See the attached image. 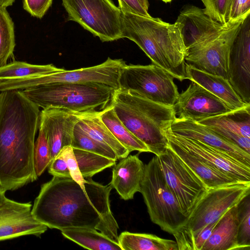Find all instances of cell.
Returning <instances> with one entry per match:
<instances>
[{
    "mask_svg": "<svg viewBox=\"0 0 250 250\" xmlns=\"http://www.w3.org/2000/svg\"><path fill=\"white\" fill-rule=\"evenodd\" d=\"M84 179L83 188L71 177L53 176L41 186L33 215L50 229H94L118 243L119 226L109 202L112 186Z\"/></svg>",
    "mask_w": 250,
    "mask_h": 250,
    "instance_id": "6da1fadb",
    "label": "cell"
},
{
    "mask_svg": "<svg viewBox=\"0 0 250 250\" xmlns=\"http://www.w3.org/2000/svg\"><path fill=\"white\" fill-rule=\"evenodd\" d=\"M39 107L20 90L0 93V188L14 190L38 179L34 166Z\"/></svg>",
    "mask_w": 250,
    "mask_h": 250,
    "instance_id": "7a4b0ae2",
    "label": "cell"
},
{
    "mask_svg": "<svg viewBox=\"0 0 250 250\" xmlns=\"http://www.w3.org/2000/svg\"><path fill=\"white\" fill-rule=\"evenodd\" d=\"M123 37L134 42L153 64L181 81L188 79L185 57L187 47L181 25L159 18L122 12Z\"/></svg>",
    "mask_w": 250,
    "mask_h": 250,
    "instance_id": "3957f363",
    "label": "cell"
},
{
    "mask_svg": "<svg viewBox=\"0 0 250 250\" xmlns=\"http://www.w3.org/2000/svg\"><path fill=\"white\" fill-rule=\"evenodd\" d=\"M111 105L124 125L159 156L168 148L165 131L177 117L173 106L160 104L119 88Z\"/></svg>",
    "mask_w": 250,
    "mask_h": 250,
    "instance_id": "277c9868",
    "label": "cell"
},
{
    "mask_svg": "<svg viewBox=\"0 0 250 250\" xmlns=\"http://www.w3.org/2000/svg\"><path fill=\"white\" fill-rule=\"evenodd\" d=\"M115 89L98 83H56L21 90L39 107L76 114L100 113L111 104Z\"/></svg>",
    "mask_w": 250,
    "mask_h": 250,
    "instance_id": "5b68a950",
    "label": "cell"
},
{
    "mask_svg": "<svg viewBox=\"0 0 250 250\" xmlns=\"http://www.w3.org/2000/svg\"><path fill=\"white\" fill-rule=\"evenodd\" d=\"M250 194V183H237L208 189L187 216L186 223L172 235L178 250H194V238L205 226L218 220Z\"/></svg>",
    "mask_w": 250,
    "mask_h": 250,
    "instance_id": "8992f818",
    "label": "cell"
},
{
    "mask_svg": "<svg viewBox=\"0 0 250 250\" xmlns=\"http://www.w3.org/2000/svg\"><path fill=\"white\" fill-rule=\"evenodd\" d=\"M139 192L151 221L163 230L173 234L186 223L187 217L167 185L156 155L144 166Z\"/></svg>",
    "mask_w": 250,
    "mask_h": 250,
    "instance_id": "52a82bcc",
    "label": "cell"
},
{
    "mask_svg": "<svg viewBox=\"0 0 250 250\" xmlns=\"http://www.w3.org/2000/svg\"><path fill=\"white\" fill-rule=\"evenodd\" d=\"M67 20L77 22L103 42L123 37L122 12L112 0H62Z\"/></svg>",
    "mask_w": 250,
    "mask_h": 250,
    "instance_id": "ba28073f",
    "label": "cell"
},
{
    "mask_svg": "<svg viewBox=\"0 0 250 250\" xmlns=\"http://www.w3.org/2000/svg\"><path fill=\"white\" fill-rule=\"evenodd\" d=\"M174 79L154 64H126L119 73V88L160 104L173 106L179 94Z\"/></svg>",
    "mask_w": 250,
    "mask_h": 250,
    "instance_id": "9c48e42d",
    "label": "cell"
},
{
    "mask_svg": "<svg viewBox=\"0 0 250 250\" xmlns=\"http://www.w3.org/2000/svg\"><path fill=\"white\" fill-rule=\"evenodd\" d=\"M126 64L123 59L108 58L93 66L56 72L24 78L0 80V92L23 90L38 85L56 83H98L119 88L118 78L122 68Z\"/></svg>",
    "mask_w": 250,
    "mask_h": 250,
    "instance_id": "30bf717a",
    "label": "cell"
},
{
    "mask_svg": "<svg viewBox=\"0 0 250 250\" xmlns=\"http://www.w3.org/2000/svg\"><path fill=\"white\" fill-rule=\"evenodd\" d=\"M250 13L229 21L217 35L187 48L188 64L203 71L229 79V56L230 47L239 26Z\"/></svg>",
    "mask_w": 250,
    "mask_h": 250,
    "instance_id": "8fae6325",
    "label": "cell"
},
{
    "mask_svg": "<svg viewBox=\"0 0 250 250\" xmlns=\"http://www.w3.org/2000/svg\"><path fill=\"white\" fill-rule=\"evenodd\" d=\"M166 181L184 215L188 216L208 188L201 179L168 146L158 156Z\"/></svg>",
    "mask_w": 250,
    "mask_h": 250,
    "instance_id": "7c38bea8",
    "label": "cell"
},
{
    "mask_svg": "<svg viewBox=\"0 0 250 250\" xmlns=\"http://www.w3.org/2000/svg\"><path fill=\"white\" fill-rule=\"evenodd\" d=\"M229 79L232 88L246 104H250V14L241 23L230 47Z\"/></svg>",
    "mask_w": 250,
    "mask_h": 250,
    "instance_id": "4fadbf2b",
    "label": "cell"
},
{
    "mask_svg": "<svg viewBox=\"0 0 250 250\" xmlns=\"http://www.w3.org/2000/svg\"><path fill=\"white\" fill-rule=\"evenodd\" d=\"M165 134L167 139L202 161L240 183H250V167L239 162L226 152L199 141L175 134L170 128Z\"/></svg>",
    "mask_w": 250,
    "mask_h": 250,
    "instance_id": "5bb4252c",
    "label": "cell"
},
{
    "mask_svg": "<svg viewBox=\"0 0 250 250\" xmlns=\"http://www.w3.org/2000/svg\"><path fill=\"white\" fill-rule=\"evenodd\" d=\"M174 107L178 118L194 122L232 110L219 98L192 82L179 93Z\"/></svg>",
    "mask_w": 250,
    "mask_h": 250,
    "instance_id": "9a60e30c",
    "label": "cell"
},
{
    "mask_svg": "<svg viewBox=\"0 0 250 250\" xmlns=\"http://www.w3.org/2000/svg\"><path fill=\"white\" fill-rule=\"evenodd\" d=\"M196 122L250 153V104Z\"/></svg>",
    "mask_w": 250,
    "mask_h": 250,
    "instance_id": "2e32d148",
    "label": "cell"
},
{
    "mask_svg": "<svg viewBox=\"0 0 250 250\" xmlns=\"http://www.w3.org/2000/svg\"><path fill=\"white\" fill-rule=\"evenodd\" d=\"M169 128L175 134L199 141L223 151L239 162L250 167V153L198 122L176 117Z\"/></svg>",
    "mask_w": 250,
    "mask_h": 250,
    "instance_id": "e0dca14e",
    "label": "cell"
},
{
    "mask_svg": "<svg viewBox=\"0 0 250 250\" xmlns=\"http://www.w3.org/2000/svg\"><path fill=\"white\" fill-rule=\"evenodd\" d=\"M78 114L57 108H47L40 111L39 127L46 133L52 160L65 146H71L73 130L78 122Z\"/></svg>",
    "mask_w": 250,
    "mask_h": 250,
    "instance_id": "ac0fdd59",
    "label": "cell"
},
{
    "mask_svg": "<svg viewBox=\"0 0 250 250\" xmlns=\"http://www.w3.org/2000/svg\"><path fill=\"white\" fill-rule=\"evenodd\" d=\"M176 21L181 25V33L187 48L217 35L229 22L222 24L206 14L204 9L192 5L182 9Z\"/></svg>",
    "mask_w": 250,
    "mask_h": 250,
    "instance_id": "d6986e66",
    "label": "cell"
},
{
    "mask_svg": "<svg viewBox=\"0 0 250 250\" xmlns=\"http://www.w3.org/2000/svg\"><path fill=\"white\" fill-rule=\"evenodd\" d=\"M144 166L137 155H128L115 165L110 184L121 198L132 199L140 191Z\"/></svg>",
    "mask_w": 250,
    "mask_h": 250,
    "instance_id": "ffe728a7",
    "label": "cell"
},
{
    "mask_svg": "<svg viewBox=\"0 0 250 250\" xmlns=\"http://www.w3.org/2000/svg\"><path fill=\"white\" fill-rule=\"evenodd\" d=\"M186 69L188 79L219 98L230 109H238L248 104L242 100L228 80L221 76L199 70L187 63Z\"/></svg>",
    "mask_w": 250,
    "mask_h": 250,
    "instance_id": "44dd1931",
    "label": "cell"
},
{
    "mask_svg": "<svg viewBox=\"0 0 250 250\" xmlns=\"http://www.w3.org/2000/svg\"><path fill=\"white\" fill-rule=\"evenodd\" d=\"M167 140L168 147L201 179L208 189L240 183Z\"/></svg>",
    "mask_w": 250,
    "mask_h": 250,
    "instance_id": "7402d4cb",
    "label": "cell"
},
{
    "mask_svg": "<svg viewBox=\"0 0 250 250\" xmlns=\"http://www.w3.org/2000/svg\"><path fill=\"white\" fill-rule=\"evenodd\" d=\"M237 205L228 210L219 219L202 250L238 249Z\"/></svg>",
    "mask_w": 250,
    "mask_h": 250,
    "instance_id": "603a6c76",
    "label": "cell"
},
{
    "mask_svg": "<svg viewBox=\"0 0 250 250\" xmlns=\"http://www.w3.org/2000/svg\"><path fill=\"white\" fill-rule=\"evenodd\" d=\"M47 228L34 217L31 210L14 213L0 218V241L24 235L40 236Z\"/></svg>",
    "mask_w": 250,
    "mask_h": 250,
    "instance_id": "cb8c5ba5",
    "label": "cell"
},
{
    "mask_svg": "<svg viewBox=\"0 0 250 250\" xmlns=\"http://www.w3.org/2000/svg\"><path fill=\"white\" fill-rule=\"evenodd\" d=\"M101 112L78 114L79 120L77 124L90 137L111 147L118 159L126 157L129 151L115 138L101 120Z\"/></svg>",
    "mask_w": 250,
    "mask_h": 250,
    "instance_id": "d4e9b609",
    "label": "cell"
},
{
    "mask_svg": "<svg viewBox=\"0 0 250 250\" xmlns=\"http://www.w3.org/2000/svg\"><path fill=\"white\" fill-rule=\"evenodd\" d=\"M65 238L92 250H122L119 244L96 229L88 228H69L62 229Z\"/></svg>",
    "mask_w": 250,
    "mask_h": 250,
    "instance_id": "484cf974",
    "label": "cell"
},
{
    "mask_svg": "<svg viewBox=\"0 0 250 250\" xmlns=\"http://www.w3.org/2000/svg\"><path fill=\"white\" fill-rule=\"evenodd\" d=\"M118 244L122 250H178L176 241L146 233L122 232Z\"/></svg>",
    "mask_w": 250,
    "mask_h": 250,
    "instance_id": "4316f807",
    "label": "cell"
},
{
    "mask_svg": "<svg viewBox=\"0 0 250 250\" xmlns=\"http://www.w3.org/2000/svg\"><path fill=\"white\" fill-rule=\"evenodd\" d=\"M100 118L115 138L129 152L135 150L149 152L147 146L121 122L111 104L101 112Z\"/></svg>",
    "mask_w": 250,
    "mask_h": 250,
    "instance_id": "83f0119b",
    "label": "cell"
},
{
    "mask_svg": "<svg viewBox=\"0 0 250 250\" xmlns=\"http://www.w3.org/2000/svg\"><path fill=\"white\" fill-rule=\"evenodd\" d=\"M64 69L52 64L39 65L15 61L0 68V80L13 79L60 72Z\"/></svg>",
    "mask_w": 250,
    "mask_h": 250,
    "instance_id": "f1b7e54d",
    "label": "cell"
},
{
    "mask_svg": "<svg viewBox=\"0 0 250 250\" xmlns=\"http://www.w3.org/2000/svg\"><path fill=\"white\" fill-rule=\"evenodd\" d=\"M73 152L82 177H92L95 174L110 167L116 161L100 154L73 148Z\"/></svg>",
    "mask_w": 250,
    "mask_h": 250,
    "instance_id": "f546056e",
    "label": "cell"
},
{
    "mask_svg": "<svg viewBox=\"0 0 250 250\" xmlns=\"http://www.w3.org/2000/svg\"><path fill=\"white\" fill-rule=\"evenodd\" d=\"M15 45L14 22L6 8L0 6V68L7 64Z\"/></svg>",
    "mask_w": 250,
    "mask_h": 250,
    "instance_id": "4dcf8cb0",
    "label": "cell"
},
{
    "mask_svg": "<svg viewBox=\"0 0 250 250\" xmlns=\"http://www.w3.org/2000/svg\"><path fill=\"white\" fill-rule=\"evenodd\" d=\"M71 146L72 148L97 153L116 161L118 159L111 147L90 137L77 123L74 128Z\"/></svg>",
    "mask_w": 250,
    "mask_h": 250,
    "instance_id": "1f68e13d",
    "label": "cell"
},
{
    "mask_svg": "<svg viewBox=\"0 0 250 250\" xmlns=\"http://www.w3.org/2000/svg\"><path fill=\"white\" fill-rule=\"evenodd\" d=\"M250 194L237 205L238 218L237 243L239 249L250 248Z\"/></svg>",
    "mask_w": 250,
    "mask_h": 250,
    "instance_id": "d6a6232c",
    "label": "cell"
},
{
    "mask_svg": "<svg viewBox=\"0 0 250 250\" xmlns=\"http://www.w3.org/2000/svg\"><path fill=\"white\" fill-rule=\"evenodd\" d=\"M39 133L34 148V166L37 176H40L52 161L51 154L45 132L39 127Z\"/></svg>",
    "mask_w": 250,
    "mask_h": 250,
    "instance_id": "836d02e7",
    "label": "cell"
},
{
    "mask_svg": "<svg viewBox=\"0 0 250 250\" xmlns=\"http://www.w3.org/2000/svg\"><path fill=\"white\" fill-rule=\"evenodd\" d=\"M205 6V12L213 20L226 24L230 19L235 0H201Z\"/></svg>",
    "mask_w": 250,
    "mask_h": 250,
    "instance_id": "e575fe53",
    "label": "cell"
},
{
    "mask_svg": "<svg viewBox=\"0 0 250 250\" xmlns=\"http://www.w3.org/2000/svg\"><path fill=\"white\" fill-rule=\"evenodd\" d=\"M6 191L0 188V218L11 214L31 210L30 202L21 203L10 199L5 196Z\"/></svg>",
    "mask_w": 250,
    "mask_h": 250,
    "instance_id": "d590c367",
    "label": "cell"
},
{
    "mask_svg": "<svg viewBox=\"0 0 250 250\" xmlns=\"http://www.w3.org/2000/svg\"><path fill=\"white\" fill-rule=\"evenodd\" d=\"M60 152L67 163L71 178L79 184L82 188H84L85 180L81 174L72 147L65 146L60 150Z\"/></svg>",
    "mask_w": 250,
    "mask_h": 250,
    "instance_id": "8d00e7d4",
    "label": "cell"
},
{
    "mask_svg": "<svg viewBox=\"0 0 250 250\" xmlns=\"http://www.w3.org/2000/svg\"><path fill=\"white\" fill-rule=\"evenodd\" d=\"M53 0H23V7L31 15L41 19L51 6Z\"/></svg>",
    "mask_w": 250,
    "mask_h": 250,
    "instance_id": "74e56055",
    "label": "cell"
},
{
    "mask_svg": "<svg viewBox=\"0 0 250 250\" xmlns=\"http://www.w3.org/2000/svg\"><path fill=\"white\" fill-rule=\"evenodd\" d=\"M48 172L53 176L71 177L67 163L60 151L49 165Z\"/></svg>",
    "mask_w": 250,
    "mask_h": 250,
    "instance_id": "f35d334b",
    "label": "cell"
},
{
    "mask_svg": "<svg viewBox=\"0 0 250 250\" xmlns=\"http://www.w3.org/2000/svg\"><path fill=\"white\" fill-rule=\"evenodd\" d=\"M119 6L122 12L131 13L136 15L151 17L138 0H118Z\"/></svg>",
    "mask_w": 250,
    "mask_h": 250,
    "instance_id": "ab89813d",
    "label": "cell"
},
{
    "mask_svg": "<svg viewBox=\"0 0 250 250\" xmlns=\"http://www.w3.org/2000/svg\"><path fill=\"white\" fill-rule=\"evenodd\" d=\"M218 220L205 226L196 234L194 238V250H202L206 242L211 235Z\"/></svg>",
    "mask_w": 250,
    "mask_h": 250,
    "instance_id": "60d3db41",
    "label": "cell"
},
{
    "mask_svg": "<svg viewBox=\"0 0 250 250\" xmlns=\"http://www.w3.org/2000/svg\"><path fill=\"white\" fill-rule=\"evenodd\" d=\"M250 13V0H235L229 21H234Z\"/></svg>",
    "mask_w": 250,
    "mask_h": 250,
    "instance_id": "b9f144b4",
    "label": "cell"
},
{
    "mask_svg": "<svg viewBox=\"0 0 250 250\" xmlns=\"http://www.w3.org/2000/svg\"><path fill=\"white\" fill-rule=\"evenodd\" d=\"M15 0H0V6L6 8L11 6Z\"/></svg>",
    "mask_w": 250,
    "mask_h": 250,
    "instance_id": "7bdbcfd3",
    "label": "cell"
},
{
    "mask_svg": "<svg viewBox=\"0 0 250 250\" xmlns=\"http://www.w3.org/2000/svg\"><path fill=\"white\" fill-rule=\"evenodd\" d=\"M141 3L143 7L147 11H148L149 7V2L148 0H138Z\"/></svg>",
    "mask_w": 250,
    "mask_h": 250,
    "instance_id": "ee69618b",
    "label": "cell"
},
{
    "mask_svg": "<svg viewBox=\"0 0 250 250\" xmlns=\"http://www.w3.org/2000/svg\"><path fill=\"white\" fill-rule=\"evenodd\" d=\"M165 3H168L171 2L172 0H160Z\"/></svg>",
    "mask_w": 250,
    "mask_h": 250,
    "instance_id": "f6af8a7d",
    "label": "cell"
}]
</instances>
